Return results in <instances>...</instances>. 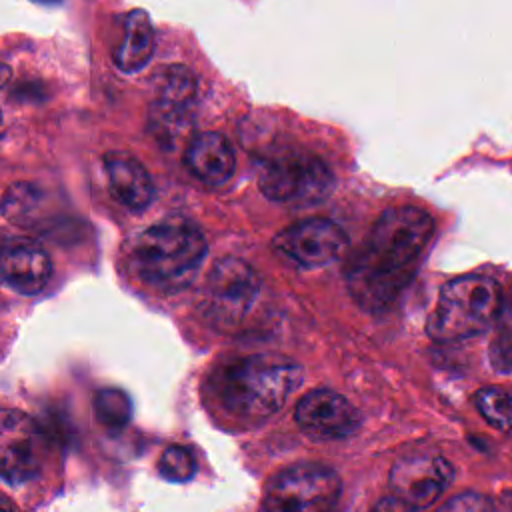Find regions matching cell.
I'll return each mask as SVG.
<instances>
[{
    "label": "cell",
    "mask_w": 512,
    "mask_h": 512,
    "mask_svg": "<svg viewBox=\"0 0 512 512\" xmlns=\"http://www.w3.org/2000/svg\"><path fill=\"white\" fill-rule=\"evenodd\" d=\"M262 194L274 202H318L334 186L330 168L316 156L290 154L270 160L258 178Z\"/></svg>",
    "instance_id": "52a82bcc"
},
{
    "label": "cell",
    "mask_w": 512,
    "mask_h": 512,
    "mask_svg": "<svg viewBox=\"0 0 512 512\" xmlns=\"http://www.w3.org/2000/svg\"><path fill=\"white\" fill-rule=\"evenodd\" d=\"M272 244L296 264L318 268L330 264L346 250L348 236L328 218H306L278 232Z\"/></svg>",
    "instance_id": "30bf717a"
},
{
    "label": "cell",
    "mask_w": 512,
    "mask_h": 512,
    "mask_svg": "<svg viewBox=\"0 0 512 512\" xmlns=\"http://www.w3.org/2000/svg\"><path fill=\"white\" fill-rule=\"evenodd\" d=\"M52 276L48 252L32 240L8 242L2 254V280L18 294H38Z\"/></svg>",
    "instance_id": "4fadbf2b"
},
{
    "label": "cell",
    "mask_w": 512,
    "mask_h": 512,
    "mask_svg": "<svg viewBox=\"0 0 512 512\" xmlns=\"http://www.w3.org/2000/svg\"><path fill=\"white\" fill-rule=\"evenodd\" d=\"M446 510H486L490 508V500L480 494H460L444 504Z\"/></svg>",
    "instance_id": "7402d4cb"
},
{
    "label": "cell",
    "mask_w": 512,
    "mask_h": 512,
    "mask_svg": "<svg viewBox=\"0 0 512 512\" xmlns=\"http://www.w3.org/2000/svg\"><path fill=\"white\" fill-rule=\"evenodd\" d=\"M488 358L498 374H512V290L502 300Z\"/></svg>",
    "instance_id": "e0dca14e"
},
{
    "label": "cell",
    "mask_w": 512,
    "mask_h": 512,
    "mask_svg": "<svg viewBox=\"0 0 512 512\" xmlns=\"http://www.w3.org/2000/svg\"><path fill=\"white\" fill-rule=\"evenodd\" d=\"M302 376V368L284 356L252 354L224 364L212 378V392L230 416L260 420L284 406Z\"/></svg>",
    "instance_id": "7a4b0ae2"
},
{
    "label": "cell",
    "mask_w": 512,
    "mask_h": 512,
    "mask_svg": "<svg viewBox=\"0 0 512 512\" xmlns=\"http://www.w3.org/2000/svg\"><path fill=\"white\" fill-rule=\"evenodd\" d=\"M434 236L428 212L402 206L378 216L346 266L354 300L366 310L388 306L414 274V266Z\"/></svg>",
    "instance_id": "6da1fadb"
},
{
    "label": "cell",
    "mask_w": 512,
    "mask_h": 512,
    "mask_svg": "<svg viewBox=\"0 0 512 512\" xmlns=\"http://www.w3.org/2000/svg\"><path fill=\"white\" fill-rule=\"evenodd\" d=\"M502 292L484 274H466L446 282L428 316L426 332L436 342H460L488 332L498 318Z\"/></svg>",
    "instance_id": "277c9868"
},
{
    "label": "cell",
    "mask_w": 512,
    "mask_h": 512,
    "mask_svg": "<svg viewBox=\"0 0 512 512\" xmlns=\"http://www.w3.org/2000/svg\"><path fill=\"white\" fill-rule=\"evenodd\" d=\"M36 204V192L30 184H14L4 194V216L6 218H18L24 212H28Z\"/></svg>",
    "instance_id": "44dd1931"
},
{
    "label": "cell",
    "mask_w": 512,
    "mask_h": 512,
    "mask_svg": "<svg viewBox=\"0 0 512 512\" xmlns=\"http://www.w3.org/2000/svg\"><path fill=\"white\" fill-rule=\"evenodd\" d=\"M92 406H94L96 420L112 432L122 430L132 418V400L128 398L126 392L118 388L98 390L94 394Z\"/></svg>",
    "instance_id": "ac0fdd59"
},
{
    "label": "cell",
    "mask_w": 512,
    "mask_h": 512,
    "mask_svg": "<svg viewBox=\"0 0 512 512\" xmlns=\"http://www.w3.org/2000/svg\"><path fill=\"white\" fill-rule=\"evenodd\" d=\"M196 96V78L182 64L166 66L156 78V100L150 110V128L158 142L178 138L190 126V108Z\"/></svg>",
    "instance_id": "8fae6325"
},
{
    "label": "cell",
    "mask_w": 512,
    "mask_h": 512,
    "mask_svg": "<svg viewBox=\"0 0 512 512\" xmlns=\"http://www.w3.org/2000/svg\"><path fill=\"white\" fill-rule=\"evenodd\" d=\"M186 170L204 184L218 186L230 180L236 168V156L230 142L218 132L196 134L184 152Z\"/></svg>",
    "instance_id": "9a60e30c"
},
{
    "label": "cell",
    "mask_w": 512,
    "mask_h": 512,
    "mask_svg": "<svg viewBox=\"0 0 512 512\" xmlns=\"http://www.w3.org/2000/svg\"><path fill=\"white\" fill-rule=\"evenodd\" d=\"M342 490L338 474L314 462L294 464L274 474L266 486L262 508L278 512L328 510Z\"/></svg>",
    "instance_id": "5b68a950"
},
{
    "label": "cell",
    "mask_w": 512,
    "mask_h": 512,
    "mask_svg": "<svg viewBox=\"0 0 512 512\" xmlns=\"http://www.w3.org/2000/svg\"><path fill=\"white\" fill-rule=\"evenodd\" d=\"M34 2H40V4H56L60 0H34Z\"/></svg>",
    "instance_id": "603a6c76"
},
{
    "label": "cell",
    "mask_w": 512,
    "mask_h": 512,
    "mask_svg": "<svg viewBox=\"0 0 512 512\" xmlns=\"http://www.w3.org/2000/svg\"><path fill=\"white\" fill-rule=\"evenodd\" d=\"M42 432L20 410L6 408L0 420V464L2 480L22 486L34 480L42 468Z\"/></svg>",
    "instance_id": "ba28073f"
},
{
    "label": "cell",
    "mask_w": 512,
    "mask_h": 512,
    "mask_svg": "<svg viewBox=\"0 0 512 512\" xmlns=\"http://www.w3.org/2000/svg\"><path fill=\"white\" fill-rule=\"evenodd\" d=\"M204 256L206 240L200 228L170 216L138 234L130 248V268L152 288L178 290L194 278Z\"/></svg>",
    "instance_id": "3957f363"
},
{
    "label": "cell",
    "mask_w": 512,
    "mask_h": 512,
    "mask_svg": "<svg viewBox=\"0 0 512 512\" xmlns=\"http://www.w3.org/2000/svg\"><path fill=\"white\" fill-rule=\"evenodd\" d=\"M298 426L320 438H342L360 426L358 410L338 392L318 388L300 398L294 410Z\"/></svg>",
    "instance_id": "7c38bea8"
},
{
    "label": "cell",
    "mask_w": 512,
    "mask_h": 512,
    "mask_svg": "<svg viewBox=\"0 0 512 512\" xmlns=\"http://www.w3.org/2000/svg\"><path fill=\"white\" fill-rule=\"evenodd\" d=\"M110 194L132 212L146 210L154 198V182L148 170L126 152H110L104 158Z\"/></svg>",
    "instance_id": "5bb4252c"
},
{
    "label": "cell",
    "mask_w": 512,
    "mask_h": 512,
    "mask_svg": "<svg viewBox=\"0 0 512 512\" xmlns=\"http://www.w3.org/2000/svg\"><path fill=\"white\" fill-rule=\"evenodd\" d=\"M158 470L170 482H186L194 476L196 462L184 446H168L160 456Z\"/></svg>",
    "instance_id": "ffe728a7"
},
{
    "label": "cell",
    "mask_w": 512,
    "mask_h": 512,
    "mask_svg": "<svg viewBox=\"0 0 512 512\" xmlns=\"http://www.w3.org/2000/svg\"><path fill=\"white\" fill-rule=\"evenodd\" d=\"M260 290L256 270L234 256L220 258L204 282L202 308L216 326L238 324L252 308Z\"/></svg>",
    "instance_id": "8992f818"
},
{
    "label": "cell",
    "mask_w": 512,
    "mask_h": 512,
    "mask_svg": "<svg viewBox=\"0 0 512 512\" xmlns=\"http://www.w3.org/2000/svg\"><path fill=\"white\" fill-rule=\"evenodd\" d=\"M452 476V466L442 456L428 452L408 454L392 466L390 490L408 510L428 508L450 486Z\"/></svg>",
    "instance_id": "9c48e42d"
},
{
    "label": "cell",
    "mask_w": 512,
    "mask_h": 512,
    "mask_svg": "<svg viewBox=\"0 0 512 512\" xmlns=\"http://www.w3.org/2000/svg\"><path fill=\"white\" fill-rule=\"evenodd\" d=\"M154 52V28L148 12L136 8L124 16L122 24V38L120 44L114 48V64L126 72L142 70Z\"/></svg>",
    "instance_id": "2e32d148"
},
{
    "label": "cell",
    "mask_w": 512,
    "mask_h": 512,
    "mask_svg": "<svg viewBox=\"0 0 512 512\" xmlns=\"http://www.w3.org/2000/svg\"><path fill=\"white\" fill-rule=\"evenodd\" d=\"M480 416L498 432L512 434V394L502 388H480L474 396Z\"/></svg>",
    "instance_id": "d6986e66"
}]
</instances>
